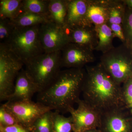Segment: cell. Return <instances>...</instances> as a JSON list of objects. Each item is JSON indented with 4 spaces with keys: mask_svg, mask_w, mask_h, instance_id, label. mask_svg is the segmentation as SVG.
Here are the masks:
<instances>
[{
    "mask_svg": "<svg viewBox=\"0 0 132 132\" xmlns=\"http://www.w3.org/2000/svg\"><path fill=\"white\" fill-rule=\"evenodd\" d=\"M82 93L83 100L101 114L126 107L121 85L113 80L100 62L86 66Z\"/></svg>",
    "mask_w": 132,
    "mask_h": 132,
    "instance_id": "1",
    "label": "cell"
},
{
    "mask_svg": "<svg viewBox=\"0 0 132 132\" xmlns=\"http://www.w3.org/2000/svg\"><path fill=\"white\" fill-rule=\"evenodd\" d=\"M85 73L83 68L61 70L50 85L38 93L37 102L60 113L68 112L80 99Z\"/></svg>",
    "mask_w": 132,
    "mask_h": 132,
    "instance_id": "2",
    "label": "cell"
},
{
    "mask_svg": "<svg viewBox=\"0 0 132 132\" xmlns=\"http://www.w3.org/2000/svg\"><path fill=\"white\" fill-rule=\"evenodd\" d=\"M61 51L44 53L24 65L25 70L36 86L38 93L48 86L61 70Z\"/></svg>",
    "mask_w": 132,
    "mask_h": 132,
    "instance_id": "3",
    "label": "cell"
},
{
    "mask_svg": "<svg viewBox=\"0 0 132 132\" xmlns=\"http://www.w3.org/2000/svg\"><path fill=\"white\" fill-rule=\"evenodd\" d=\"M39 26L29 27H15L5 44L24 65L29 61L44 53L39 35Z\"/></svg>",
    "mask_w": 132,
    "mask_h": 132,
    "instance_id": "4",
    "label": "cell"
},
{
    "mask_svg": "<svg viewBox=\"0 0 132 132\" xmlns=\"http://www.w3.org/2000/svg\"><path fill=\"white\" fill-rule=\"evenodd\" d=\"M100 63L119 85L132 78V51L123 43L102 54Z\"/></svg>",
    "mask_w": 132,
    "mask_h": 132,
    "instance_id": "5",
    "label": "cell"
},
{
    "mask_svg": "<svg viewBox=\"0 0 132 132\" xmlns=\"http://www.w3.org/2000/svg\"><path fill=\"white\" fill-rule=\"evenodd\" d=\"M24 63L5 43H0V100L7 101L14 90L16 78Z\"/></svg>",
    "mask_w": 132,
    "mask_h": 132,
    "instance_id": "6",
    "label": "cell"
},
{
    "mask_svg": "<svg viewBox=\"0 0 132 132\" xmlns=\"http://www.w3.org/2000/svg\"><path fill=\"white\" fill-rule=\"evenodd\" d=\"M2 105L13 115L19 125L30 131L34 123L39 117L53 110L50 107L32 100L7 101Z\"/></svg>",
    "mask_w": 132,
    "mask_h": 132,
    "instance_id": "7",
    "label": "cell"
},
{
    "mask_svg": "<svg viewBox=\"0 0 132 132\" xmlns=\"http://www.w3.org/2000/svg\"><path fill=\"white\" fill-rule=\"evenodd\" d=\"M39 35L42 46L46 53L61 51L70 43L65 29L51 21L39 26Z\"/></svg>",
    "mask_w": 132,
    "mask_h": 132,
    "instance_id": "8",
    "label": "cell"
},
{
    "mask_svg": "<svg viewBox=\"0 0 132 132\" xmlns=\"http://www.w3.org/2000/svg\"><path fill=\"white\" fill-rule=\"evenodd\" d=\"M77 104V109L72 108L68 112L72 118L73 132H85L98 128L101 114L83 100L80 99Z\"/></svg>",
    "mask_w": 132,
    "mask_h": 132,
    "instance_id": "9",
    "label": "cell"
},
{
    "mask_svg": "<svg viewBox=\"0 0 132 132\" xmlns=\"http://www.w3.org/2000/svg\"><path fill=\"white\" fill-rule=\"evenodd\" d=\"M98 129L101 132H132V112L122 107L102 114Z\"/></svg>",
    "mask_w": 132,
    "mask_h": 132,
    "instance_id": "10",
    "label": "cell"
},
{
    "mask_svg": "<svg viewBox=\"0 0 132 132\" xmlns=\"http://www.w3.org/2000/svg\"><path fill=\"white\" fill-rule=\"evenodd\" d=\"M94 51L75 43H69L62 50L61 67L68 68H83L94 62Z\"/></svg>",
    "mask_w": 132,
    "mask_h": 132,
    "instance_id": "11",
    "label": "cell"
},
{
    "mask_svg": "<svg viewBox=\"0 0 132 132\" xmlns=\"http://www.w3.org/2000/svg\"><path fill=\"white\" fill-rule=\"evenodd\" d=\"M65 29L69 42L75 43L94 51L98 42L95 26L87 23L67 27Z\"/></svg>",
    "mask_w": 132,
    "mask_h": 132,
    "instance_id": "12",
    "label": "cell"
},
{
    "mask_svg": "<svg viewBox=\"0 0 132 132\" xmlns=\"http://www.w3.org/2000/svg\"><path fill=\"white\" fill-rule=\"evenodd\" d=\"M35 84L26 70L22 69L15 80L14 90L7 101H28L32 100L33 95L38 93Z\"/></svg>",
    "mask_w": 132,
    "mask_h": 132,
    "instance_id": "13",
    "label": "cell"
},
{
    "mask_svg": "<svg viewBox=\"0 0 132 132\" xmlns=\"http://www.w3.org/2000/svg\"><path fill=\"white\" fill-rule=\"evenodd\" d=\"M67 13L65 28L90 23L87 19L88 0H67Z\"/></svg>",
    "mask_w": 132,
    "mask_h": 132,
    "instance_id": "14",
    "label": "cell"
},
{
    "mask_svg": "<svg viewBox=\"0 0 132 132\" xmlns=\"http://www.w3.org/2000/svg\"><path fill=\"white\" fill-rule=\"evenodd\" d=\"M87 19L95 27L106 24L108 14L106 0H88Z\"/></svg>",
    "mask_w": 132,
    "mask_h": 132,
    "instance_id": "15",
    "label": "cell"
},
{
    "mask_svg": "<svg viewBox=\"0 0 132 132\" xmlns=\"http://www.w3.org/2000/svg\"><path fill=\"white\" fill-rule=\"evenodd\" d=\"M67 13V0H50L48 16L50 21L64 29Z\"/></svg>",
    "mask_w": 132,
    "mask_h": 132,
    "instance_id": "16",
    "label": "cell"
},
{
    "mask_svg": "<svg viewBox=\"0 0 132 132\" xmlns=\"http://www.w3.org/2000/svg\"><path fill=\"white\" fill-rule=\"evenodd\" d=\"M16 27H29L40 26L49 21L47 15L21 12L15 19L11 20Z\"/></svg>",
    "mask_w": 132,
    "mask_h": 132,
    "instance_id": "17",
    "label": "cell"
},
{
    "mask_svg": "<svg viewBox=\"0 0 132 132\" xmlns=\"http://www.w3.org/2000/svg\"><path fill=\"white\" fill-rule=\"evenodd\" d=\"M96 28L98 42L95 50L105 53L114 47L113 45L114 36L111 29L106 24Z\"/></svg>",
    "mask_w": 132,
    "mask_h": 132,
    "instance_id": "18",
    "label": "cell"
},
{
    "mask_svg": "<svg viewBox=\"0 0 132 132\" xmlns=\"http://www.w3.org/2000/svg\"><path fill=\"white\" fill-rule=\"evenodd\" d=\"M108 19L107 24L122 25L126 6L123 0H106Z\"/></svg>",
    "mask_w": 132,
    "mask_h": 132,
    "instance_id": "19",
    "label": "cell"
},
{
    "mask_svg": "<svg viewBox=\"0 0 132 132\" xmlns=\"http://www.w3.org/2000/svg\"><path fill=\"white\" fill-rule=\"evenodd\" d=\"M22 0H1L0 19L12 20L21 13Z\"/></svg>",
    "mask_w": 132,
    "mask_h": 132,
    "instance_id": "20",
    "label": "cell"
},
{
    "mask_svg": "<svg viewBox=\"0 0 132 132\" xmlns=\"http://www.w3.org/2000/svg\"><path fill=\"white\" fill-rule=\"evenodd\" d=\"M50 0H22L21 12L48 16Z\"/></svg>",
    "mask_w": 132,
    "mask_h": 132,
    "instance_id": "21",
    "label": "cell"
},
{
    "mask_svg": "<svg viewBox=\"0 0 132 132\" xmlns=\"http://www.w3.org/2000/svg\"><path fill=\"white\" fill-rule=\"evenodd\" d=\"M53 132L73 131V120L71 116L66 117L60 114L59 111L52 113Z\"/></svg>",
    "mask_w": 132,
    "mask_h": 132,
    "instance_id": "22",
    "label": "cell"
},
{
    "mask_svg": "<svg viewBox=\"0 0 132 132\" xmlns=\"http://www.w3.org/2000/svg\"><path fill=\"white\" fill-rule=\"evenodd\" d=\"M52 111L43 114L35 121L31 131L33 132H53Z\"/></svg>",
    "mask_w": 132,
    "mask_h": 132,
    "instance_id": "23",
    "label": "cell"
},
{
    "mask_svg": "<svg viewBox=\"0 0 132 132\" xmlns=\"http://www.w3.org/2000/svg\"><path fill=\"white\" fill-rule=\"evenodd\" d=\"M122 26L125 39L124 44L130 48L132 44V10L126 6Z\"/></svg>",
    "mask_w": 132,
    "mask_h": 132,
    "instance_id": "24",
    "label": "cell"
},
{
    "mask_svg": "<svg viewBox=\"0 0 132 132\" xmlns=\"http://www.w3.org/2000/svg\"><path fill=\"white\" fill-rule=\"evenodd\" d=\"M15 28V26L11 20L7 19H0L1 43L7 42Z\"/></svg>",
    "mask_w": 132,
    "mask_h": 132,
    "instance_id": "25",
    "label": "cell"
},
{
    "mask_svg": "<svg viewBox=\"0 0 132 132\" xmlns=\"http://www.w3.org/2000/svg\"><path fill=\"white\" fill-rule=\"evenodd\" d=\"M121 87L125 107L132 112V78L123 82Z\"/></svg>",
    "mask_w": 132,
    "mask_h": 132,
    "instance_id": "26",
    "label": "cell"
},
{
    "mask_svg": "<svg viewBox=\"0 0 132 132\" xmlns=\"http://www.w3.org/2000/svg\"><path fill=\"white\" fill-rule=\"evenodd\" d=\"M19 124L14 116L2 105L0 108V126H10Z\"/></svg>",
    "mask_w": 132,
    "mask_h": 132,
    "instance_id": "27",
    "label": "cell"
},
{
    "mask_svg": "<svg viewBox=\"0 0 132 132\" xmlns=\"http://www.w3.org/2000/svg\"><path fill=\"white\" fill-rule=\"evenodd\" d=\"M107 25L111 29L114 38H118L124 44L125 39L122 25L114 24Z\"/></svg>",
    "mask_w": 132,
    "mask_h": 132,
    "instance_id": "28",
    "label": "cell"
},
{
    "mask_svg": "<svg viewBox=\"0 0 132 132\" xmlns=\"http://www.w3.org/2000/svg\"><path fill=\"white\" fill-rule=\"evenodd\" d=\"M1 132H29L30 130L19 124L10 126L3 127L0 126Z\"/></svg>",
    "mask_w": 132,
    "mask_h": 132,
    "instance_id": "29",
    "label": "cell"
},
{
    "mask_svg": "<svg viewBox=\"0 0 132 132\" xmlns=\"http://www.w3.org/2000/svg\"><path fill=\"white\" fill-rule=\"evenodd\" d=\"M126 6L132 10V0H123Z\"/></svg>",
    "mask_w": 132,
    "mask_h": 132,
    "instance_id": "30",
    "label": "cell"
},
{
    "mask_svg": "<svg viewBox=\"0 0 132 132\" xmlns=\"http://www.w3.org/2000/svg\"><path fill=\"white\" fill-rule=\"evenodd\" d=\"M85 132H101L98 129V128H95V129H91V130H88Z\"/></svg>",
    "mask_w": 132,
    "mask_h": 132,
    "instance_id": "31",
    "label": "cell"
},
{
    "mask_svg": "<svg viewBox=\"0 0 132 132\" xmlns=\"http://www.w3.org/2000/svg\"><path fill=\"white\" fill-rule=\"evenodd\" d=\"M130 48H131V49L132 51V44L131 45V47H130Z\"/></svg>",
    "mask_w": 132,
    "mask_h": 132,
    "instance_id": "32",
    "label": "cell"
}]
</instances>
